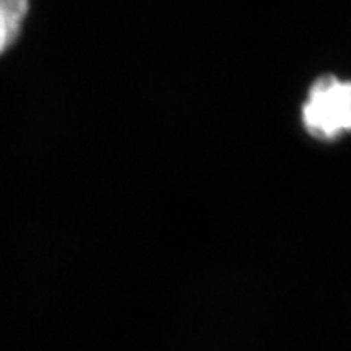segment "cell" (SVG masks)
I'll return each mask as SVG.
<instances>
[{
  "label": "cell",
  "mask_w": 351,
  "mask_h": 351,
  "mask_svg": "<svg viewBox=\"0 0 351 351\" xmlns=\"http://www.w3.org/2000/svg\"><path fill=\"white\" fill-rule=\"evenodd\" d=\"M301 124L314 140L332 143L351 134V80L322 75L301 106Z\"/></svg>",
  "instance_id": "1"
},
{
  "label": "cell",
  "mask_w": 351,
  "mask_h": 351,
  "mask_svg": "<svg viewBox=\"0 0 351 351\" xmlns=\"http://www.w3.org/2000/svg\"><path fill=\"white\" fill-rule=\"evenodd\" d=\"M28 13L29 0H0V56L19 41Z\"/></svg>",
  "instance_id": "2"
}]
</instances>
